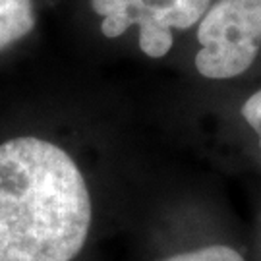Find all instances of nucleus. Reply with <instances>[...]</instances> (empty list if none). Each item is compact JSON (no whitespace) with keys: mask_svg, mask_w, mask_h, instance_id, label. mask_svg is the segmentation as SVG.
Listing matches in <instances>:
<instances>
[{"mask_svg":"<svg viewBox=\"0 0 261 261\" xmlns=\"http://www.w3.org/2000/svg\"><path fill=\"white\" fill-rule=\"evenodd\" d=\"M89 226V190L64 149L39 138L0 143V261H72Z\"/></svg>","mask_w":261,"mask_h":261,"instance_id":"obj_1","label":"nucleus"},{"mask_svg":"<svg viewBox=\"0 0 261 261\" xmlns=\"http://www.w3.org/2000/svg\"><path fill=\"white\" fill-rule=\"evenodd\" d=\"M242 116L244 120L250 124V128L257 134L261 147V89L255 91L253 95H250L248 101L242 105Z\"/></svg>","mask_w":261,"mask_h":261,"instance_id":"obj_6","label":"nucleus"},{"mask_svg":"<svg viewBox=\"0 0 261 261\" xmlns=\"http://www.w3.org/2000/svg\"><path fill=\"white\" fill-rule=\"evenodd\" d=\"M91 6L105 18V37H120L128 28L138 25L141 50L149 58H163L174 43L172 29L199 23L211 0H91Z\"/></svg>","mask_w":261,"mask_h":261,"instance_id":"obj_3","label":"nucleus"},{"mask_svg":"<svg viewBox=\"0 0 261 261\" xmlns=\"http://www.w3.org/2000/svg\"><path fill=\"white\" fill-rule=\"evenodd\" d=\"M197 72L209 80L244 74L261 50V0H217L197 28Z\"/></svg>","mask_w":261,"mask_h":261,"instance_id":"obj_2","label":"nucleus"},{"mask_svg":"<svg viewBox=\"0 0 261 261\" xmlns=\"http://www.w3.org/2000/svg\"><path fill=\"white\" fill-rule=\"evenodd\" d=\"M165 261H246L240 253L228 246H209L196 252H186L172 255Z\"/></svg>","mask_w":261,"mask_h":261,"instance_id":"obj_5","label":"nucleus"},{"mask_svg":"<svg viewBox=\"0 0 261 261\" xmlns=\"http://www.w3.org/2000/svg\"><path fill=\"white\" fill-rule=\"evenodd\" d=\"M35 25L31 0H0V50L23 39Z\"/></svg>","mask_w":261,"mask_h":261,"instance_id":"obj_4","label":"nucleus"}]
</instances>
